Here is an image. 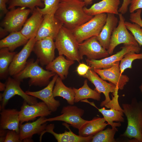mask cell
<instances>
[{
	"label": "cell",
	"mask_w": 142,
	"mask_h": 142,
	"mask_svg": "<svg viewBox=\"0 0 142 142\" xmlns=\"http://www.w3.org/2000/svg\"><path fill=\"white\" fill-rule=\"evenodd\" d=\"M135 12L131 13L129 20L131 22L139 25L142 28V19L141 17L142 9H138Z\"/></svg>",
	"instance_id": "38"
},
{
	"label": "cell",
	"mask_w": 142,
	"mask_h": 142,
	"mask_svg": "<svg viewBox=\"0 0 142 142\" xmlns=\"http://www.w3.org/2000/svg\"><path fill=\"white\" fill-rule=\"evenodd\" d=\"M125 24L128 30L133 35L140 46H142V28L138 24L125 21Z\"/></svg>",
	"instance_id": "35"
},
{
	"label": "cell",
	"mask_w": 142,
	"mask_h": 142,
	"mask_svg": "<svg viewBox=\"0 0 142 142\" xmlns=\"http://www.w3.org/2000/svg\"><path fill=\"white\" fill-rule=\"evenodd\" d=\"M15 52H11L6 48L0 50V77L1 79L4 78L8 73V69L14 55Z\"/></svg>",
	"instance_id": "31"
},
{
	"label": "cell",
	"mask_w": 142,
	"mask_h": 142,
	"mask_svg": "<svg viewBox=\"0 0 142 142\" xmlns=\"http://www.w3.org/2000/svg\"><path fill=\"white\" fill-rule=\"evenodd\" d=\"M0 129V142H4L8 130Z\"/></svg>",
	"instance_id": "43"
},
{
	"label": "cell",
	"mask_w": 142,
	"mask_h": 142,
	"mask_svg": "<svg viewBox=\"0 0 142 142\" xmlns=\"http://www.w3.org/2000/svg\"><path fill=\"white\" fill-rule=\"evenodd\" d=\"M19 133L13 130H9L7 132L4 142H21Z\"/></svg>",
	"instance_id": "37"
},
{
	"label": "cell",
	"mask_w": 142,
	"mask_h": 142,
	"mask_svg": "<svg viewBox=\"0 0 142 142\" xmlns=\"http://www.w3.org/2000/svg\"><path fill=\"white\" fill-rule=\"evenodd\" d=\"M83 1L85 3L86 6L90 5L92 3L94 0H81Z\"/></svg>",
	"instance_id": "46"
},
{
	"label": "cell",
	"mask_w": 142,
	"mask_h": 142,
	"mask_svg": "<svg viewBox=\"0 0 142 142\" xmlns=\"http://www.w3.org/2000/svg\"><path fill=\"white\" fill-rule=\"evenodd\" d=\"M78 49L81 60L84 55L88 59L98 60L110 55L107 50L100 43L96 36L92 37L78 43Z\"/></svg>",
	"instance_id": "11"
},
{
	"label": "cell",
	"mask_w": 142,
	"mask_h": 142,
	"mask_svg": "<svg viewBox=\"0 0 142 142\" xmlns=\"http://www.w3.org/2000/svg\"><path fill=\"white\" fill-rule=\"evenodd\" d=\"M54 86L53 93L54 97H59L63 98L70 105L75 103V94L72 88L66 86L59 77L57 78Z\"/></svg>",
	"instance_id": "29"
},
{
	"label": "cell",
	"mask_w": 142,
	"mask_h": 142,
	"mask_svg": "<svg viewBox=\"0 0 142 142\" xmlns=\"http://www.w3.org/2000/svg\"><path fill=\"white\" fill-rule=\"evenodd\" d=\"M74 63V61L65 59L63 55H59L47 65L45 69L57 74L63 80L67 78L69 67Z\"/></svg>",
	"instance_id": "26"
},
{
	"label": "cell",
	"mask_w": 142,
	"mask_h": 142,
	"mask_svg": "<svg viewBox=\"0 0 142 142\" xmlns=\"http://www.w3.org/2000/svg\"><path fill=\"white\" fill-rule=\"evenodd\" d=\"M131 0H123V3L119 9L118 12L123 14L126 13L128 11V7L130 4Z\"/></svg>",
	"instance_id": "41"
},
{
	"label": "cell",
	"mask_w": 142,
	"mask_h": 142,
	"mask_svg": "<svg viewBox=\"0 0 142 142\" xmlns=\"http://www.w3.org/2000/svg\"><path fill=\"white\" fill-rule=\"evenodd\" d=\"M124 45L121 48L120 50L111 56L98 60L86 59V61L87 65L92 69L108 68L112 66L116 62L120 61L127 53L133 52L139 53L141 50L139 46Z\"/></svg>",
	"instance_id": "13"
},
{
	"label": "cell",
	"mask_w": 142,
	"mask_h": 142,
	"mask_svg": "<svg viewBox=\"0 0 142 142\" xmlns=\"http://www.w3.org/2000/svg\"><path fill=\"white\" fill-rule=\"evenodd\" d=\"M118 131L117 128H108L103 130L93 136L92 142H115L114 137Z\"/></svg>",
	"instance_id": "32"
},
{
	"label": "cell",
	"mask_w": 142,
	"mask_h": 142,
	"mask_svg": "<svg viewBox=\"0 0 142 142\" xmlns=\"http://www.w3.org/2000/svg\"><path fill=\"white\" fill-rule=\"evenodd\" d=\"M17 6L28 8L33 11L37 7L43 8L44 5L43 0H10L8 9H11Z\"/></svg>",
	"instance_id": "33"
},
{
	"label": "cell",
	"mask_w": 142,
	"mask_h": 142,
	"mask_svg": "<svg viewBox=\"0 0 142 142\" xmlns=\"http://www.w3.org/2000/svg\"><path fill=\"white\" fill-rule=\"evenodd\" d=\"M119 20L117 26L114 30L111 36L108 49L109 55L112 54L115 48L121 44L124 45L139 46L132 33L128 31L125 24V18L123 14H118Z\"/></svg>",
	"instance_id": "7"
},
{
	"label": "cell",
	"mask_w": 142,
	"mask_h": 142,
	"mask_svg": "<svg viewBox=\"0 0 142 142\" xmlns=\"http://www.w3.org/2000/svg\"><path fill=\"white\" fill-rule=\"evenodd\" d=\"M112 99L104 106L109 109H106L104 107L100 109L96 106L95 108L103 115V118L108 125L114 128L121 126V122H124L123 117L124 113L123 109L120 105L118 101V91L112 93Z\"/></svg>",
	"instance_id": "6"
},
{
	"label": "cell",
	"mask_w": 142,
	"mask_h": 142,
	"mask_svg": "<svg viewBox=\"0 0 142 142\" xmlns=\"http://www.w3.org/2000/svg\"><path fill=\"white\" fill-rule=\"evenodd\" d=\"M43 16L39 9V7H36L33 11L31 16L26 20L20 31L28 40L33 37H36Z\"/></svg>",
	"instance_id": "23"
},
{
	"label": "cell",
	"mask_w": 142,
	"mask_h": 142,
	"mask_svg": "<svg viewBox=\"0 0 142 142\" xmlns=\"http://www.w3.org/2000/svg\"><path fill=\"white\" fill-rule=\"evenodd\" d=\"M45 117H40L32 122L20 124L19 134L20 139L23 142H33V135L37 134L40 135L45 130L47 123Z\"/></svg>",
	"instance_id": "20"
},
{
	"label": "cell",
	"mask_w": 142,
	"mask_h": 142,
	"mask_svg": "<svg viewBox=\"0 0 142 142\" xmlns=\"http://www.w3.org/2000/svg\"><path fill=\"white\" fill-rule=\"evenodd\" d=\"M75 94L74 102L75 103L85 99H91L99 101L101 94L96 90L91 88L88 86L87 79H85L83 86L79 89L72 88Z\"/></svg>",
	"instance_id": "30"
},
{
	"label": "cell",
	"mask_w": 142,
	"mask_h": 142,
	"mask_svg": "<svg viewBox=\"0 0 142 142\" xmlns=\"http://www.w3.org/2000/svg\"><path fill=\"white\" fill-rule=\"evenodd\" d=\"M31 10L24 7L12 9L6 14L2 25L10 33L20 31L27 20Z\"/></svg>",
	"instance_id": "9"
},
{
	"label": "cell",
	"mask_w": 142,
	"mask_h": 142,
	"mask_svg": "<svg viewBox=\"0 0 142 142\" xmlns=\"http://www.w3.org/2000/svg\"><path fill=\"white\" fill-rule=\"evenodd\" d=\"M63 26L55 17L54 14L44 15L35 37L36 40L48 37H52L54 39Z\"/></svg>",
	"instance_id": "18"
},
{
	"label": "cell",
	"mask_w": 142,
	"mask_h": 142,
	"mask_svg": "<svg viewBox=\"0 0 142 142\" xmlns=\"http://www.w3.org/2000/svg\"><path fill=\"white\" fill-rule=\"evenodd\" d=\"M58 77L56 74L48 84L41 90L34 92L26 91L25 92L29 95L41 100L46 104L52 112H55L60 105V102L54 98L53 93L54 85Z\"/></svg>",
	"instance_id": "19"
},
{
	"label": "cell",
	"mask_w": 142,
	"mask_h": 142,
	"mask_svg": "<svg viewBox=\"0 0 142 142\" xmlns=\"http://www.w3.org/2000/svg\"><path fill=\"white\" fill-rule=\"evenodd\" d=\"M52 112L43 101L30 105L24 100L19 111L20 123L32 120L37 117L48 116Z\"/></svg>",
	"instance_id": "14"
},
{
	"label": "cell",
	"mask_w": 142,
	"mask_h": 142,
	"mask_svg": "<svg viewBox=\"0 0 142 142\" xmlns=\"http://www.w3.org/2000/svg\"><path fill=\"white\" fill-rule=\"evenodd\" d=\"M61 0H43L44 6L39 8L41 12L44 15L48 14H54L57 10Z\"/></svg>",
	"instance_id": "36"
},
{
	"label": "cell",
	"mask_w": 142,
	"mask_h": 142,
	"mask_svg": "<svg viewBox=\"0 0 142 142\" xmlns=\"http://www.w3.org/2000/svg\"><path fill=\"white\" fill-rule=\"evenodd\" d=\"M1 129L13 130L19 133V111L16 109L4 108L0 113Z\"/></svg>",
	"instance_id": "24"
},
{
	"label": "cell",
	"mask_w": 142,
	"mask_h": 142,
	"mask_svg": "<svg viewBox=\"0 0 142 142\" xmlns=\"http://www.w3.org/2000/svg\"><path fill=\"white\" fill-rule=\"evenodd\" d=\"M104 118L95 117L84 124L78 130L79 135L83 137L93 136L108 125Z\"/></svg>",
	"instance_id": "27"
},
{
	"label": "cell",
	"mask_w": 142,
	"mask_h": 142,
	"mask_svg": "<svg viewBox=\"0 0 142 142\" xmlns=\"http://www.w3.org/2000/svg\"><path fill=\"white\" fill-rule=\"evenodd\" d=\"M142 9V0H132L129 7L130 13H132L138 9Z\"/></svg>",
	"instance_id": "40"
},
{
	"label": "cell",
	"mask_w": 142,
	"mask_h": 142,
	"mask_svg": "<svg viewBox=\"0 0 142 142\" xmlns=\"http://www.w3.org/2000/svg\"><path fill=\"white\" fill-rule=\"evenodd\" d=\"M106 21L99 34L97 37V40L102 46L108 50L113 32L118 22L115 14L107 13Z\"/></svg>",
	"instance_id": "25"
},
{
	"label": "cell",
	"mask_w": 142,
	"mask_h": 142,
	"mask_svg": "<svg viewBox=\"0 0 142 142\" xmlns=\"http://www.w3.org/2000/svg\"><path fill=\"white\" fill-rule=\"evenodd\" d=\"M91 67L88 65L83 63H80L76 69V71L78 74L83 77L85 75Z\"/></svg>",
	"instance_id": "39"
},
{
	"label": "cell",
	"mask_w": 142,
	"mask_h": 142,
	"mask_svg": "<svg viewBox=\"0 0 142 142\" xmlns=\"http://www.w3.org/2000/svg\"><path fill=\"white\" fill-rule=\"evenodd\" d=\"M131 0V1H132V0Z\"/></svg>",
	"instance_id": "48"
},
{
	"label": "cell",
	"mask_w": 142,
	"mask_h": 142,
	"mask_svg": "<svg viewBox=\"0 0 142 142\" xmlns=\"http://www.w3.org/2000/svg\"><path fill=\"white\" fill-rule=\"evenodd\" d=\"M83 109L73 105L64 106L60 115L46 118V122L61 121L70 124L74 128L79 129L88 120L83 119L82 116L84 113Z\"/></svg>",
	"instance_id": "8"
},
{
	"label": "cell",
	"mask_w": 142,
	"mask_h": 142,
	"mask_svg": "<svg viewBox=\"0 0 142 142\" xmlns=\"http://www.w3.org/2000/svg\"><path fill=\"white\" fill-rule=\"evenodd\" d=\"M21 82L14 78H8L5 83V89L1 93L3 100L0 105L1 110L5 108L9 100L16 95L21 97L29 104H34L38 102L36 98L28 95L23 91L20 87Z\"/></svg>",
	"instance_id": "10"
},
{
	"label": "cell",
	"mask_w": 142,
	"mask_h": 142,
	"mask_svg": "<svg viewBox=\"0 0 142 142\" xmlns=\"http://www.w3.org/2000/svg\"><path fill=\"white\" fill-rule=\"evenodd\" d=\"M142 59V53L130 52L126 53L121 60L119 64L120 73L122 74L127 68L131 69L133 62L136 59Z\"/></svg>",
	"instance_id": "34"
},
{
	"label": "cell",
	"mask_w": 142,
	"mask_h": 142,
	"mask_svg": "<svg viewBox=\"0 0 142 142\" xmlns=\"http://www.w3.org/2000/svg\"><path fill=\"white\" fill-rule=\"evenodd\" d=\"M20 31L10 33L0 40V48H8L11 52L22 45L25 44L28 40Z\"/></svg>",
	"instance_id": "28"
},
{
	"label": "cell",
	"mask_w": 142,
	"mask_h": 142,
	"mask_svg": "<svg viewBox=\"0 0 142 142\" xmlns=\"http://www.w3.org/2000/svg\"><path fill=\"white\" fill-rule=\"evenodd\" d=\"M83 77L86 78L94 84L95 90L98 92L100 94L102 93L104 95L105 99L101 102V107L104 106L111 100L109 96L110 93H113L119 89L114 85L110 83H108L100 78L92 69L89 70L87 74Z\"/></svg>",
	"instance_id": "17"
},
{
	"label": "cell",
	"mask_w": 142,
	"mask_h": 142,
	"mask_svg": "<svg viewBox=\"0 0 142 142\" xmlns=\"http://www.w3.org/2000/svg\"><path fill=\"white\" fill-rule=\"evenodd\" d=\"M37 59L34 61L33 59L27 61L24 68L17 74L13 76L14 78L22 82L23 79L29 78L28 84L30 86L42 87L47 86L49 80L56 74L51 71L45 70L40 66Z\"/></svg>",
	"instance_id": "3"
},
{
	"label": "cell",
	"mask_w": 142,
	"mask_h": 142,
	"mask_svg": "<svg viewBox=\"0 0 142 142\" xmlns=\"http://www.w3.org/2000/svg\"><path fill=\"white\" fill-rule=\"evenodd\" d=\"M120 3V0H102L89 8L85 6L84 10L86 14L92 16L103 13L118 15Z\"/></svg>",
	"instance_id": "22"
},
{
	"label": "cell",
	"mask_w": 142,
	"mask_h": 142,
	"mask_svg": "<svg viewBox=\"0 0 142 142\" xmlns=\"http://www.w3.org/2000/svg\"><path fill=\"white\" fill-rule=\"evenodd\" d=\"M120 61L116 62L111 67L104 69H93L100 78L108 80L117 87L119 89L123 90L129 80L126 75L121 74L119 67Z\"/></svg>",
	"instance_id": "15"
},
{
	"label": "cell",
	"mask_w": 142,
	"mask_h": 142,
	"mask_svg": "<svg viewBox=\"0 0 142 142\" xmlns=\"http://www.w3.org/2000/svg\"><path fill=\"white\" fill-rule=\"evenodd\" d=\"M36 40L35 37L31 38L22 50L18 53L16 54L9 67L8 73L10 75H15L24 68L27 64V59L33 51Z\"/></svg>",
	"instance_id": "16"
},
{
	"label": "cell",
	"mask_w": 142,
	"mask_h": 142,
	"mask_svg": "<svg viewBox=\"0 0 142 142\" xmlns=\"http://www.w3.org/2000/svg\"><path fill=\"white\" fill-rule=\"evenodd\" d=\"M54 39L52 37H47L37 40L34 44L33 51L42 66L46 65L55 59L56 48Z\"/></svg>",
	"instance_id": "12"
},
{
	"label": "cell",
	"mask_w": 142,
	"mask_h": 142,
	"mask_svg": "<svg viewBox=\"0 0 142 142\" xmlns=\"http://www.w3.org/2000/svg\"><path fill=\"white\" fill-rule=\"evenodd\" d=\"M63 124L69 130H65L62 133H57L54 131V124L47 125L45 130L40 135L39 141H42V136L45 133L51 134L54 136L58 142H91L93 136L83 137L74 133L70 129L68 125L65 123Z\"/></svg>",
	"instance_id": "21"
},
{
	"label": "cell",
	"mask_w": 142,
	"mask_h": 142,
	"mask_svg": "<svg viewBox=\"0 0 142 142\" xmlns=\"http://www.w3.org/2000/svg\"><path fill=\"white\" fill-rule=\"evenodd\" d=\"M7 32L3 27H0V38L4 37L7 33Z\"/></svg>",
	"instance_id": "44"
},
{
	"label": "cell",
	"mask_w": 142,
	"mask_h": 142,
	"mask_svg": "<svg viewBox=\"0 0 142 142\" xmlns=\"http://www.w3.org/2000/svg\"><path fill=\"white\" fill-rule=\"evenodd\" d=\"M54 39L59 55H64L69 60L80 62L79 43L70 30L63 26Z\"/></svg>",
	"instance_id": "4"
},
{
	"label": "cell",
	"mask_w": 142,
	"mask_h": 142,
	"mask_svg": "<svg viewBox=\"0 0 142 142\" xmlns=\"http://www.w3.org/2000/svg\"><path fill=\"white\" fill-rule=\"evenodd\" d=\"M139 88L141 93H142V83L141 85L140 86Z\"/></svg>",
	"instance_id": "47"
},
{
	"label": "cell",
	"mask_w": 142,
	"mask_h": 142,
	"mask_svg": "<svg viewBox=\"0 0 142 142\" xmlns=\"http://www.w3.org/2000/svg\"><path fill=\"white\" fill-rule=\"evenodd\" d=\"M6 88V84L0 82V91H4Z\"/></svg>",
	"instance_id": "45"
},
{
	"label": "cell",
	"mask_w": 142,
	"mask_h": 142,
	"mask_svg": "<svg viewBox=\"0 0 142 142\" xmlns=\"http://www.w3.org/2000/svg\"><path fill=\"white\" fill-rule=\"evenodd\" d=\"M107 14L103 13L94 16L89 21L71 30L79 43L100 34L106 21Z\"/></svg>",
	"instance_id": "5"
},
{
	"label": "cell",
	"mask_w": 142,
	"mask_h": 142,
	"mask_svg": "<svg viewBox=\"0 0 142 142\" xmlns=\"http://www.w3.org/2000/svg\"><path fill=\"white\" fill-rule=\"evenodd\" d=\"M85 2L81 0H61L54 15L63 26L72 30L93 17L85 12Z\"/></svg>",
	"instance_id": "1"
},
{
	"label": "cell",
	"mask_w": 142,
	"mask_h": 142,
	"mask_svg": "<svg viewBox=\"0 0 142 142\" xmlns=\"http://www.w3.org/2000/svg\"><path fill=\"white\" fill-rule=\"evenodd\" d=\"M8 0H0V10L3 13L6 14L8 12L6 4Z\"/></svg>",
	"instance_id": "42"
},
{
	"label": "cell",
	"mask_w": 142,
	"mask_h": 142,
	"mask_svg": "<svg viewBox=\"0 0 142 142\" xmlns=\"http://www.w3.org/2000/svg\"><path fill=\"white\" fill-rule=\"evenodd\" d=\"M122 107L128 124L125 131L121 136L142 142V102L134 98L130 104L123 103Z\"/></svg>",
	"instance_id": "2"
}]
</instances>
